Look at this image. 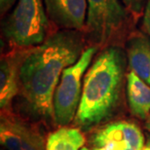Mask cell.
Segmentation results:
<instances>
[{"label":"cell","instance_id":"5bb4252c","mask_svg":"<svg viewBox=\"0 0 150 150\" xmlns=\"http://www.w3.org/2000/svg\"><path fill=\"white\" fill-rule=\"evenodd\" d=\"M142 18V28L143 30L146 34L150 36V0H148L147 4H146L144 13H143Z\"/></svg>","mask_w":150,"mask_h":150},{"label":"cell","instance_id":"8fae6325","mask_svg":"<svg viewBox=\"0 0 150 150\" xmlns=\"http://www.w3.org/2000/svg\"><path fill=\"white\" fill-rule=\"evenodd\" d=\"M126 96L132 114L146 121L150 115V86L133 71L126 76Z\"/></svg>","mask_w":150,"mask_h":150},{"label":"cell","instance_id":"9c48e42d","mask_svg":"<svg viewBox=\"0 0 150 150\" xmlns=\"http://www.w3.org/2000/svg\"><path fill=\"white\" fill-rule=\"evenodd\" d=\"M28 49L13 48L2 56L0 62V108L1 112L11 111V104L19 95L20 67Z\"/></svg>","mask_w":150,"mask_h":150},{"label":"cell","instance_id":"30bf717a","mask_svg":"<svg viewBox=\"0 0 150 150\" xmlns=\"http://www.w3.org/2000/svg\"><path fill=\"white\" fill-rule=\"evenodd\" d=\"M125 51L131 71L150 86V36L144 31H132L125 42Z\"/></svg>","mask_w":150,"mask_h":150},{"label":"cell","instance_id":"e0dca14e","mask_svg":"<svg viewBox=\"0 0 150 150\" xmlns=\"http://www.w3.org/2000/svg\"><path fill=\"white\" fill-rule=\"evenodd\" d=\"M80 150H103V149H100V148H98V147H87V146H83L82 148H81Z\"/></svg>","mask_w":150,"mask_h":150},{"label":"cell","instance_id":"6da1fadb","mask_svg":"<svg viewBox=\"0 0 150 150\" xmlns=\"http://www.w3.org/2000/svg\"><path fill=\"white\" fill-rule=\"evenodd\" d=\"M85 32L57 29L43 43L28 48L20 67L19 95L34 116L54 120V95L62 74L85 51Z\"/></svg>","mask_w":150,"mask_h":150},{"label":"cell","instance_id":"3957f363","mask_svg":"<svg viewBox=\"0 0 150 150\" xmlns=\"http://www.w3.org/2000/svg\"><path fill=\"white\" fill-rule=\"evenodd\" d=\"M85 38L91 46L106 47L126 42L132 33L133 16L119 0H87Z\"/></svg>","mask_w":150,"mask_h":150},{"label":"cell","instance_id":"9a60e30c","mask_svg":"<svg viewBox=\"0 0 150 150\" xmlns=\"http://www.w3.org/2000/svg\"><path fill=\"white\" fill-rule=\"evenodd\" d=\"M18 2V0H0V13L1 17H5L6 14L13 8V6Z\"/></svg>","mask_w":150,"mask_h":150},{"label":"cell","instance_id":"2e32d148","mask_svg":"<svg viewBox=\"0 0 150 150\" xmlns=\"http://www.w3.org/2000/svg\"><path fill=\"white\" fill-rule=\"evenodd\" d=\"M145 128L150 133V115L148 116V118L146 119V121H145Z\"/></svg>","mask_w":150,"mask_h":150},{"label":"cell","instance_id":"8992f818","mask_svg":"<svg viewBox=\"0 0 150 150\" xmlns=\"http://www.w3.org/2000/svg\"><path fill=\"white\" fill-rule=\"evenodd\" d=\"M44 136L35 126L11 111L1 112L0 142L7 150H46Z\"/></svg>","mask_w":150,"mask_h":150},{"label":"cell","instance_id":"ac0fdd59","mask_svg":"<svg viewBox=\"0 0 150 150\" xmlns=\"http://www.w3.org/2000/svg\"><path fill=\"white\" fill-rule=\"evenodd\" d=\"M142 150H150V146H146V147H144Z\"/></svg>","mask_w":150,"mask_h":150},{"label":"cell","instance_id":"277c9868","mask_svg":"<svg viewBox=\"0 0 150 150\" xmlns=\"http://www.w3.org/2000/svg\"><path fill=\"white\" fill-rule=\"evenodd\" d=\"M50 22L43 0H18L2 22V34L13 48L35 47L50 35Z\"/></svg>","mask_w":150,"mask_h":150},{"label":"cell","instance_id":"52a82bcc","mask_svg":"<svg viewBox=\"0 0 150 150\" xmlns=\"http://www.w3.org/2000/svg\"><path fill=\"white\" fill-rule=\"evenodd\" d=\"M91 143L103 150H142L144 137L134 123L114 121L98 129L93 134Z\"/></svg>","mask_w":150,"mask_h":150},{"label":"cell","instance_id":"7a4b0ae2","mask_svg":"<svg viewBox=\"0 0 150 150\" xmlns=\"http://www.w3.org/2000/svg\"><path fill=\"white\" fill-rule=\"evenodd\" d=\"M127 54L120 45L103 48L84 76L83 91L73 120L89 131L109 119L121 103L126 81Z\"/></svg>","mask_w":150,"mask_h":150},{"label":"cell","instance_id":"7c38bea8","mask_svg":"<svg viewBox=\"0 0 150 150\" xmlns=\"http://www.w3.org/2000/svg\"><path fill=\"white\" fill-rule=\"evenodd\" d=\"M84 143L85 137L80 129L61 127L48 136L46 150H80Z\"/></svg>","mask_w":150,"mask_h":150},{"label":"cell","instance_id":"4fadbf2b","mask_svg":"<svg viewBox=\"0 0 150 150\" xmlns=\"http://www.w3.org/2000/svg\"><path fill=\"white\" fill-rule=\"evenodd\" d=\"M147 2L148 0H122L126 10L133 16V18H137L143 15Z\"/></svg>","mask_w":150,"mask_h":150},{"label":"cell","instance_id":"5b68a950","mask_svg":"<svg viewBox=\"0 0 150 150\" xmlns=\"http://www.w3.org/2000/svg\"><path fill=\"white\" fill-rule=\"evenodd\" d=\"M98 51L97 46H88L80 59L62 72L53 101L56 125L67 127L74 120L82 97L84 76Z\"/></svg>","mask_w":150,"mask_h":150},{"label":"cell","instance_id":"ba28073f","mask_svg":"<svg viewBox=\"0 0 150 150\" xmlns=\"http://www.w3.org/2000/svg\"><path fill=\"white\" fill-rule=\"evenodd\" d=\"M47 18L57 29H70L85 32L87 0H43Z\"/></svg>","mask_w":150,"mask_h":150}]
</instances>
